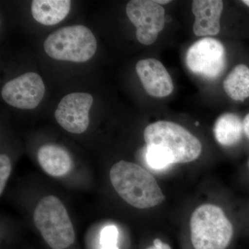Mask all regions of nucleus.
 Returning a JSON list of instances; mask_svg holds the SVG:
<instances>
[{
	"label": "nucleus",
	"mask_w": 249,
	"mask_h": 249,
	"mask_svg": "<svg viewBox=\"0 0 249 249\" xmlns=\"http://www.w3.org/2000/svg\"><path fill=\"white\" fill-rule=\"evenodd\" d=\"M109 178L119 196L133 207L150 209L165 200L153 175L138 164L120 160L111 167Z\"/></svg>",
	"instance_id": "f257e3e1"
},
{
	"label": "nucleus",
	"mask_w": 249,
	"mask_h": 249,
	"mask_svg": "<svg viewBox=\"0 0 249 249\" xmlns=\"http://www.w3.org/2000/svg\"><path fill=\"white\" fill-rule=\"evenodd\" d=\"M147 147L166 152L174 164L197 160L202 151L199 139L182 126L171 121H160L147 125L144 130Z\"/></svg>",
	"instance_id": "f03ea898"
},
{
	"label": "nucleus",
	"mask_w": 249,
	"mask_h": 249,
	"mask_svg": "<svg viewBox=\"0 0 249 249\" xmlns=\"http://www.w3.org/2000/svg\"><path fill=\"white\" fill-rule=\"evenodd\" d=\"M191 239L195 249H226L233 235V227L223 210L204 204L192 214Z\"/></svg>",
	"instance_id": "7ed1b4c3"
},
{
	"label": "nucleus",
	"mask_w": 249,
	"mask_h": 249,
	"mask_svg": "<svg viewBox=\"0 0 249 249\" xmlns=\"http://www.w3.org/2000/svg\"><path fill=\"white\" fill-rule=\"evenodd\" d=\"M36 227L52 249H66L75 242L74 229L66 208L57 196H45L36 206Z\"/></svg>",
	"instance_id": "20e7f679"
},
{
	"label": "nucleus",
	"mask_w": 249,
	"mask_h": 249,
	"mask_svg": "<svg viewBox=\"0 0 249 249\" xmlns=\"http://www.w3.org/2000/svg\"><path fill=\"white\" fill-rule=\"evenodd\" d=\"M44 49L47 55L55 60L80 63L92 58L97 49V42L88 27L68 26L49 35Z\"/></svg>",
	"instance_id": "39448f33"
},
{
	"label": "nucleus",
	"mask_w": 249,
	"mask_h": 249,
	"mask_svg": "<svg viewBox=\"0 0 249 249\" xmlns=\"http://www.w3.org/2000/svg\"><path fill=\"white\" fill-rule=\"evenodd\" d=\"M186 63L195 74L215 79L222 75L227 65L225 48L220 41L205 37L188 49Z\"/></svg>",
	"instance_id": "423d86ee"
},
{
	"label": "nucleus",
	"mask_w": 249,
	"mask_h": 249,
	"mask_svg": "<svg viewBox=\"0 0 249 249\" xmlns=\"http://www.w3.org/2000/svg\"><path fill=\"white\" fill-rule=\"evenodd\" d=\"M126 14L135 26L136 37L141 44L150 45L164 29L165 10L155 1L132 0L126 6Z\"/></svg>",
	"instance_id": "0eeeda50"
},
{
	"label": "nucleus",
	"mask_w": 249,
	"mask_h": 249,
	"mask_svg": "<svg viewBox=\"0 0 249 249\" xmlns=\"http://www.w3.org/2000/svg\"><path fill=\"white\" fill-rule=\"evenodd\" d=\"M45 93V87L40 75L34 72L24 73L10 80L3 86L1 97L8 104L18 109L37 107Z\"/></svg>",
	"instance_id": "6e6552de"
},
{
	"label": "nucleus",
	"mask_w": 249,
	"mask_h": 249,
	"mask_svg": "<svg viewBox=\"0 0 249 249\" xmlns=\"http://www.w3.org/2000/svg\"><path fill=\"white\" fill-rule=\"evenodd\" d=\"M93 101L92 96L88 93L74 92L64 96L55 111L57 122L67 132L83 133L89 127Z\"/></svg>",
	"instance_id": "1a4fd4ad"
},
{
	"label": "nucleus",
	"mask_w": 249,
	"mask_h": 249,
	"mask_svg": "<svg viewBox=\"0 0 249 249\" xmlns=\"http://www.w3.org/2000/svg\"><path fill=\"white\" fill-rule=\"evenodd\" d=\"M136 71L145 91L152 97L164 98L173 92L171 76L163 64L157 59L139 60L136 65Z\"/></svg>",
	"instance_id": "9d476101"
},
{
	"label": "nucleus",
	"mask_w": 249,
	"mask_h": 249,
	"mask_svg": "<svg viewBox=\"0 0 249 249\" xmlns=\"http://www.w3.org/2000/svg\"><path fill=\"white\" fill-rule=\"evenodd\" d=\"M224 3L221 0H194L192 11L196 17L193 31L196 36H213L220 31Z\"/></svg>",
	"instance_id": "9b49d317"
},
{
	"label": "nucleus",
	"mask_w": 249,
	"mask_h": 249,
	"mask_svg": "<svg viewBox=\"0 0 249 249\" xmlns=\"http://www.w3.org/2000/svg\"><path fill=\"white\" fill-rule=\"evenodd\" d=\"M37 157L41 168L50 176L62 177L71 170L72 160L70 154L58 145H42L37 151Z\"/></svg>",
	"instance_id": "f8f14e48"
},
{
	"label": "nucleus",
	"mask_w": 249,
	"mask_h": 249,
	"mask_svg": "<svg viewBox=\"0 0 249 249\" xmlns=\"http://www.w3.org/2000/svg\"><path fill=\"white\" fill-rule=\"evenodd\" d=\"M71 3L70 0H34L31 2V14L43 25H55L67 17Z\"/></svg>",
	"instance_id": "ddd939ff"
},
{
	"label": "nucleus",
	"mask_w": 249,
	"mask_h": 249,
	"mask_svg": "<svg viewBox=\"0 0 249 249\" xmlns=\"http://www.w3.org/2000/svg\"><path fill=\"white\" fill-rule=\"evenodd\" d=\"M243 124L237 114L225 113L214 124L213 132L216 140L223 146H232L240 142L243 133Z\"/></svg>",
	"instance_id": "4468645a"
},
{
	"label": "nucleus",
	"mask_w": 249,
	"mask_h": 249,
	"mask_svg": "<svg viewBox=\"0 0 249 249\" xmlns=\"http://www.w3.org/2000/svg\"><path fill=\"white\" fill-rule=\"evenodd\" d=\"M224 89L234 101H244L249 98V68L240 64L234 67L224 80Z\"/></svg>",
	"instance_id": "2eb2a0df"
},
{
	"label": "nucleus",
	"mask_w": 249,
	"mask_h": 249,
	"mask_svg": "<svg viewBox=\"0 0 249 249\" xmlns=\"http://www.w3.org/2000/svg\"><path fill=\"white\" fill-rule=\"evenodd\" d=\"M146 160L148 165L155 170L165 169L174 164L173 159L166 152L155 147H147Z\"/></svg>",
	"instance_id": "dca6fc26"
},
{
	"label": "nucleus",
	"mask_w": 249,
	"mask_h": 249,
	"mask_svg": "<svg viewBox=\"0 0 249 249\" xmlns=\"http://www.w3.org/2000/svg\"><path fill=\"white\" fill-rule=\"evenodd\" d=\"M119 231L114 225L107 226L103 229L101 235V249H118Z\"/></svg>",
	"instance_id": "f3484780"
},
{
	"label": "nucleus",
	"mask_w": 249,
	"mask_h": 249,
	"mask_svg": "<svg viewBox=\"0 0 249 249\" xmlns=\"http://www.w3.org/2000/svg\"><path fill=\"white\" fill-rule=\"evenodd\" d=\"M11 172V162L4 154L0 155V195H2Z\"/></svg>",
	"instance_id": "a211bd4d"
},
{
	"label": "nucleus",
	"mask_w": 249,
	"mask_h": 249,
	"mask_svg": "<svg viewBox=\"0 0 249 249\" xmlns=\"http://www.w3.org/2000/svg\"><path fill=\"white\" fill-rule=\"evenodd\" d=\"M146 249H172L168 244L163 242L160 239H155L153 241V244Z\"/></svg>",
	"instance_id": "6ab92c4d"
},
{
	"label": "nucleus",
	"mask_w": 249,
	"mask_h": 249,
	"mask_svg": "<svg viewBox=\"0 0 249 249\" xmlns=\"http://www.w3.org/2000/svg\"><path fill=\"white\" fill-rule=\"evenodd\" d=\"M242 124H243V130L246 137L249 139V113L245 116Z\"/></svg>",
	"instance_id": "aec40b11"
},
{
	"label": "nucleus",
	"mask_w": 249,
	"mask_h": 249,
	"mask_svg": "<svg viewBox=\"0 0 249 249\" xmlns=\"http://www.w3.org/2000/svg\"><path fill=\"white\" fill-rule=\"evenodd\" d=\"M156 3H157L158 4H168V3L170 2V1L169 0H164V1H159V0H157V1H155Z\"/></svg>",
	"instance_id": "412c9836"
},
{
	"label": "nucleus",
	"mask_w": 249,
	"mask_h": 249,
	"mask_svg": "<svg viewBox=\"0 0 249 249\" xmlns=\"http://www.w3.org/2000/svg\"><path fill=\"white\" fill-rule=\"evenodd\" d=\"M242 2L247 5V6H248L249 7V0H244V1H242Z\"/></svg>",
	"instance_id": "4be33fe9"
},
{
	"label": "nucleus",
	"mask_w": 249,
	"mask_h": 249,
	"mask_svg": "<svg viewBox=\"0 0 249 249\" xmlns=\"http://www.w3.org/2000/svg\"></svg>",
	"instance_id": "5701e85b"
}]
</instances>
